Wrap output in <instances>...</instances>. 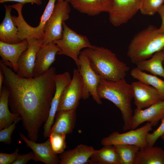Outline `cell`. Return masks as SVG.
<instances>
[{"mask_svg": "<svg viewBox=\"0 0 164 164\" xmlns=\"http://www.w3.org/2000/svg\"><path fill=\"white\" fill-rule=\"evenodd\" d=\"M4 75V84L10 94L9 102L12 112L21 116L30 140L36 142L39 129L46 121L56 91L55 67L37 77L19 75L0 61Z\"/></svg>", "mask_w": 164, "mask_h": 164, "instance_id": "cell-1", "label": "cell"}, {"mask_svg": "<svg viewBox=\"0 0 164 164\" xmlns=\"http://www.w3.org/2000/svg\"><path fill=\"white\" fill-rule=\"evenodd\" d=\"M97 92L100 99L110 101L119 109L124 122L123 130L131 129L133 114L131 84H128L125 78L112 81L101 77Z\"/></svg>", "mask_w": 164, "mask_h": 164, "instance_id": "cell-2", "label": "cell"}, {"mask_svg": "<svg viewBox=\"0 0 164 164\" xmlns=\"http://www.w3.org/2000/svg\"><path fill=\"white\" fill-rule=\"evenodd\" d=\"M87 56L90 65L101 77L115 81L124 79L130 67L109 50L95 46L81 51Z\"/></svg>", "mask_w": 164, "mask_h": 164, "instance_id": "cell-3", "label": "cell"}, {"mask_svg": "<svg viewBox=\"0 0 164 164\" xmlns=\"http://www.w3.org/2000/svg\"><path fill=\"white\" fill-rule=\"evenodd\" d=\"M158 29L149 25L134 36L127 51L132 63L136 64L146 60L164 49V33L159 32Z\"/></svg>", "mask_w": 164, "mask_h": 164, "instance_id": "cell-4", "label": "cell"}, {"mask_svg": "<svg viewBox=\"0 0 164 164\" xmlns=\"http://www.w3.org/2000/svg\"><path fill=\"white\" fill-rule=\"evenodd\" d=\"M60 49L58 55H64L72 59L78 68L79 67V57L81 50L84 48H92L87 37L79 34L63 23V30L62 38L54 42Z\"/></svg>", "mask_w": 164, "mask_h": 164, "instance_id": "cell-5", "label": "cell"}, {"mask_svg": "<svg viewBox=\"0 0 164 164\" xmlns=\"http://www.w3.org/2000/svg\"><path fill=\"white\" fill-rule=\"evenodd\" d=\"M56 1L49 0L41 16L39 24L36 27L29 25L24 19L22 14V6L18 5L15 7L18 15H12V18L14 23L18 28V37L20 39L21 41L31 39H43L46 24L53 11Z\"/></svg>", "mask_w": 164, "mask_h": 164, "instance_id": "cell-6", "label": "cell"}, {"mask_svg": "<svg viewBox=\"0 0 164 164\" xmlns=\"http://www.w3.org/2000/svg\"><path fill=\"white\" fill-rule=\"evenodd\" d=\"M68 2L57 1L53 11L46 24L42 45L54 42L61 39L63 30V23L70 17V8Z\"/></svg>", "mask_w": 164, "mask_h": 164, "instance_id": "cell-7", "label": "cell"}, {"mask_svg": "<svg viewBox=\"0 0 164 164\" xmlns=\"http://www.w3.org/2000/svg\"><path fill=\"white\" fill-rule=\"evenodd\" d=\"M152 126L148 122L137 129L132 130L123 133L113 132L108 136L103 138L101 144L103 146L123 144L136 145L140 148L147 145L146 137L147 133L152 129Z\"/></svg>", "mask_w": 164, "mask_h": 164, "instance_id": "cell-8", "label": "cell"}, {"mask_svg": "<svg viewBox=\"0 0 164 164\" xmlns=\"http://www.w3.org/2000/svg\"><path fill=\"white\" fill-rule=\"evenodd\" d=\"M79 67L78 68L81 77L83 85L82 98L88 99L91 95L97 104H101V99L99 97L97 88L101 77L91 67L87 56L81 52L79 57Z\"/></svg>", "mask_w": 164, "mask_h": 164, "instance_id": "cell-9", "label": "cell"}, {"mask_svg": "<svg viewBox=\"0 0 164 164\" xmlns=\"http://www.w3.org/2000/svg\"><path fill=\"white\" fill-rule=\"evenodd\" d=\"M142 0H113L108 13L110 22L118 27L127 23L140 10Z\"/></svg>", "mask_w": 164, "mask_h": 164, "instance_id": "cell-10", "label": "cell"}, {"mask_svg": "<svg viewBox=\"0 0 164 164\" xmlns=\"http://www.w3.org/2000/svg\"><path fill=\"white\" fill-rule=\"evenodd\" d=\"M83 87L82 80L79 71L78 69L74 68L71 80L62 94L57 111L76 110L80 100L82 98Z\"/></svg>", "mask_w": 164, "mask_h": 164, "instance_id": "cell-11", "label": "cell"}, {"mask_svg": "<svg viewBox=\"0 0 164 164\" xmlns=\"http://www.w3.org/2000/svg\"><path fill=\"white\" fill-rule=\"evenodd\" d=\"M131 84L134 104L138 109L147 108L162 100L156 89L151 85L139 80Z\"/></svg>", "mask_w": 164, "mask_h": 164, "instance_id": "cell-12", "label": "cell"}, {"mask_svg": "<svg viewBox=\"0 0 164 164\" xmlns=\"http://www.w3.org/2000/svg\"><path fill=\"white\" fill-rule=\"evenodd\" d=\"M70 73L65 72L61 74H56L55 80L56 91L53 98L48 118L44 126L43 135L44 138L49 137L51 128L54 123L60 98L63 91L70 83L71 80Z\"/></svg>", "mask_w": 164, "mask_h": 164, "instance_id": "cell-13", "label": "cell"}, {"mask_svg": "<svg viewBox=\"0 0 164 164\" xmlns=\"http://www.w3.org/2000/svg\"><path fill=\"white\" fill-rule=\"evenodd\" d=\"M27 40L28 47L19 58L17 73L22 76L30 78L33 77L37 54L42 44L43 39H31Z\"/></svg>", "mask_w": 164, "mask_h": 164, "instance_id": "cell-14", "label": "cell"}, {"mask_svg": "<svg viewBox=\"0 0 164 164\" xmlns=\"http://www.w3.org/2000/svg\"><path fill=\"white\" fill-rule=\"evenodd\" d=\"M164 115V100H162L143 109L136 108L132 118L131 130L135 129L145 122H150L152 126H156Z\"/></svg>", "mask_w": 164, "mask_h": 164, "instance_id": "cell-15", "label": "cell"}, {"mask_svg": "<svg viewBox=\"0 0 164 164\" xmlns=\"http://www.w3.org/2000/svg\"><path fill=\"white\" fill-rule=\"evenodd\" d=\"M21 138L29 147L34 154L32 159L36 162L40 161L46 164H57L60 162V159L53 151L49 138L45 142L37 143L28 139L20 133Z\"/></svg>", "mask_w": 164, "mask_h": 164, "instance_id": "cell-16", "label": "cell"}, {"mask_svg": "<svg viewBox=\"0 0 164 164\" xmlns=\"http://www.w3.org/2000/svg\"><path fill=\"white\" fill-rule=\"evenodd\" d=\"M60 50L58 46L53 42L41 45L37 54L33 77L40 76L46 72Z\"/></svg>", "mask_w": 164, "mask_h": 164, "instance_id": "cell-17", "label": "cell"}, {"mask_svg": "<svg viewBox=\"0 0 164 164\" xmlns=\"http://www.w3.org/2000/svg\"><path fill=\"white\" fill-rule=\"evenodd\" d=\"M26 39L15 43H4L0 41V56L3 63L16 73L18 70V61L21 54L28 48Z\"/></svg>", "mask_w": 164, "mask_h": 164, "instance_id": "cell-18", "label": "cell"}, {"mask_svg": "<svg viewBox=\"0 0 164 164\" xmlns=\"http://www.w3.org/2000/svg\"><path fill=\"white\" fill-rule=\"evenodd\" d=\"M113 0H70L69 2L79 12L90 16L111 11Z\"/></svg>", "mask_w": 164, "mask_h": 164, "instance_id": "cell-19", "label": "cell"}, {"mask_svg": "<svg viewBox=\"0 0 164 164\" xmlns=\"http://www.w3.org/2000/svg\"><path fill=\"white\" fill-rule=\"evenodd\" d=\"M94 150L91 146L81 144L73 149L60 154L59 156V164H86L88 163Z\"/></svg>", "mask_w": 164, "mask_h": 164, "instance_id": "cell-20", "label": "cell"}, {"mask_svg": "<svg viewBox=\"0 0 164 164\" xmlns=\"http://www.w3.org/2000/svg\"><path fill=\"white\" fill-rule=\"evenodd\" d=\"M55 118V122L51 128L50 133L67 135L72 133L76 122V109L57 111Z\"/></svg>", "mask_w": 164, "mask_h": 164, "instance_id": "cell-21", "label": "cell"}, {"mask_svg": "<svg viewBox=\"0 0 164 164\" xmlns=\"http://www.w3.org/2000/svg\"><path fill=\"white\" fill-rule=\"evenodd\" d=\"M5 16L0 24V41L15 43L21 42L18 37V29L13 21L11 12L12 8L10 5H4Z\"/></svg>", "mask_w": 164, "mask_h": 164, "instance_id": "cell-22", "label": "cell"}, {"mask_svg": "<svg viewBox=\"0 0 164 164\" xmlns=\"http://www.w3.org/2000/svg\"><path fill=\"white\" fill-rule=\"evenodd\" d=\"M133 164H164V150L147 144L137 152Z\"/></svg>", "mask_w": 164, "mask_h": 164, "instance_id": "cell-23", "label": "cell"}, {"mask_svg": "<svg viewBox=\"0 0 164 164\" xmlns=\"http://www.w3.org/2000/svg\"><path fill=\"white\" fill-rule=\"evenodd\" d=\"M10 93L4 85L0 92V130L12 124L17 120L22 118L18 113H11L9 110L8 104Z\"/></svg>", "mask_w": 164, "mask_h": 164, "instance_id": "cell-24", "label": "cell"}, {"mask_svg": "<svg viewBox=\"0 0 164 164\" xmlns=\"http://www.w3.org/2000/svg\"><path fill=\"white\" fill-rule=\"evenodd\" d=\"M88 163L91 164H121L120 157L113 145L104 146L94 150Z\"/></svg>", "mask_w": 164, "mask_h": 164, "instance_id": "cell-25", "label": "cell"}, {"mask_svg": "<svg viewBox=\"0 0 164 164\" xmlns=\"http://www.w3.org/2000/svg\"><path fill=\"white\" fill-rule=\"evenodd\" d=\"M163 50L154 53L150 59L136 63L137 67L142 71L149 72L153 75L164 78V68L162 64L164 60Z\"/></svg>", "mask_w": 164, "mask_h": 164, "instance_id": "cell-26", "label": "cell"}, {"mask_svg": "<svg viewBox=\"0 0 164 164\" xmlns=\"http://www.w3.org/2000/svg\"><path fill=\"white\" fill-rule=\"evenodd\" d=\"M131 76L134 78L151 85L157 91L162 100H164V81L156 76L147 73L137 67L131 70Z\"/></svg>", "mask_w": 164, "mask_h": 164, "instance_id": "cell-27", "label": "cell"}, {"mask_svg": "<svg viewBox=\"0 0 164 164\" xmlns=\"http://www.w3.org/2000/svg\"><path fill=\"white\" fill-rule=\"evenodd\" d=\"M120 157L121 164H133L135 155L140 148L132 145H113Z\"/></svg>", "mask_w": 164, "mask_h": 164, "instance_id": "cell-28", "label": "cell"}, {"mask_svg": "<svg viewBox=\"0 0 164 164\" xmlns=\"http://www.w3.org/2000/svg\"><path fill=\"white\" fill-rule=\"evenodd\" d=\"M164 3V0H142L139 11L143 15H153Z\"/></svg>", "mask_w": 164, "mask_h": 164, "instance_id": "cell-29", "label": "cell"}, {"mask_svg": "<svg viewBox=\"0 0 164 164\" xmlns=\"http://www.w3.org/2000/svg\"><path fill=\"white\" fill-rule=\"evenodd\" d=\"M65 134L50 133L49 139L52 149L56 154H61L64 151L66 146Z\"/></svg>", "mask_w": 164, "mask_h": 164, "instance_id": "cell-30", "label": "cell"}, {"mask_svg": "<svg viewBox=\"0 0 164 164\" xmlns=\"http://www.w3.org/2000/svg\"><path fill=\"white\" fill-rule=\"evenodd\" d=\"M161 120V123L156 129L152 133H147L146 137L147 145L153 146L157 140L164 133V115Z\"/></svg>", "mask_w": 164, "mask_h": 164, "instance_id": "cell-31", "label": "cell"}, {"mask_svg": "<svg viewBox=\"0 0 164 164\" xmlns=\"http://www.w3.org/2000/svg\"><path fill=\"white\" fill-rule=\"evenodd\" d=\"M19 120L15 121L8 126L0 130V142L10 144L11 142V135L15 128V125Z\"/></svg>", "mask_w": 164, "mask_h": 164, "instance_id": "cell-32", "label": "cell"}, {"mask_svg": "<svg viewBox=\"0 0 164 164\" xmlns=\"http://www.w3.org/2000/svg\"><path fill=\"white\" fill-rule=\"evenodd\" d=\"M19 149H16L15 152L11 154L0 153V164H12L20 155Z\"/></svg>", "mask_w": 164, "mask_h": 164, "instance_id": "cell-33", "label": "cell"}, {"mask_svg": "<svg viewBox=\"0 0 164 164\" xmlns=\"http://www.w3.org/2000/svg\"><path fill=\"white\" fill-rule=\"evenodd\" d=\"M33 152H29L22 155H19L12 164H26L34 157Z\"/></svg>", "mask_w": 164, "mask_h": 164, "instance_id": "cell-34", "label": "cell"}, {"mask_svg": "<svg viewBox=\"0 0 164 164\" xmlns=\"http://www.w3.org/2000/svg\"><path fill=\"white\" fill-rule=\"evenodd\" d=\"M8 2H17L24 5L26 3H31L40 5L42 3V0H0V3Z\"/></svg>", "mask_w": 164, "mask_h": 164, "instance_id": "cell-35", "label": "cell"}, {"mask_svg": "<svg viewBox=\"0 0 164 164\" xmlns=\"http://www.w3.org/2000/svg\"><path fill=\"white\" fill-rule=\"evenodd\" d=\"M157 12L160 15L162 20V23L160 27L158 29L159 32L164 33V5H163L159 9Z\"/></svg>", "mask_w": 164, "mask_h": 164, "instance_id": "cell-36", "label": "cell"}, {"mask_svg": "<svg viewBox=\"0 0 164 164\" xmlns=\"http://www.w3.org/2000/svg\"><path fill=\"white\" fill-rule=\"evenodd\" d=\"M4 79V75L2 71L0 69V92L2 88V83Z\"/></svg>", "mask_w": 164, "mask_h": 164, "instance_id": "cell-37", "label": "cell"}, {"mask_svg": "<svg viewBox=\"0 0 164 164\" xmlns=\"http://www.w3.org/2000/svg\"><path fill=\"white\" fill-rule=\"evenodd\" d=\"M162 140L164 141V133L161 135L160 137Z\"/></svg>", "mask_w": 164, "mask_h": 164, "instance_id": "cell-38", "label": "cell"}, {"mask_svg": "<svg viewBox=\"0 0 164 164\" xmlns=\"http://www.w3.org/2000/svg\"><path fill=\"white\" fill-rule=\"evenodd\" d=\"M63 0H56L57 1H63ZM65 0L67 1V2H69L70 0Z\"/></svg>", "mask_w": 164, "mask_h": 164, "instance_id": "cell-39", "label": "cell"}, {"mask_svg": "<svg viewBox=\"0 0 164 164\" xmlns=\"http://www.w3.org/2000/svg\"><path fill=\"white\" fill-rule=\"evenodd\" d=\"M163 53H164V60H163V64L164 67V49H163Z\"/></svg>", "mask_w": 164, "mask_h": 164, "instance_id": "cell-40", "label": "cell"}]
</instances>
